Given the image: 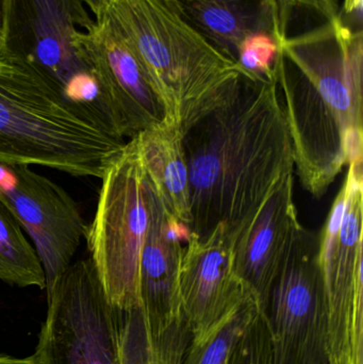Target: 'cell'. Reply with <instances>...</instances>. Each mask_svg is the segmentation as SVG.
<instances>
[{"mask_svg":"<svg viewBox=\"0 0 363 364\" xmlns=\"http://www.w3.org/2000/svg\"><path fill=\"white\" fill-rule=\"evenodd\" d=\"M268 364H330L319 235L298 224L266 310Z\"/></svg>","mask_w":363,"mask_h":364,"instance_id":"8","label":"cell"},{"mask_svg":"<svg viewBox=\"0 0 363 364\" xmlns=\"http://www.w3.org/2000/svg\"><path fill=\"white\" fill-rule=\"evenodd\" d=\"M278 53V43L272 34H251L241 43L238 64L245 72L258 78H274V63Z\"/></svg>","mask_w":363,"mask_h":364,"instance_id":"19","label":"cell"},{"mask_svg":"<svg viewBox=\"0 0 363 364\" xmlns=\"http://www.w3.org/2000/svg\"><path fill=\"white\" fill-rule=\"evenodd\" d=\"M181 134L189 171V230L198 237L219 225L234 237L283 171L294 166L275 78L243 73Z\"/></svg>","mask_w":363,"mask_h":364,"instance_id":"1","label":"cell"},{"mask_svg":"<svg viewBox=\"0 0 363 364\" xmlns=\"http://www.w3.org/2000/svg\"><path fill=\"white\" fill-rule=\"evenodd\" d=\"M94 19L81 0H4L0 55L29 68L92 123L127 141L125 125L79 41Z\"/></svg>","mask_w":363,"mask_h":364,"instance_id":"4","label":"cell"},{"mask_svg":"<svg viewBox=\"0 0 363 364\" xmlns=\"http://www.w3.org/2000/svg\"><path fill=\"white\" fill-rule=\"evenodd\" d=\"M362 164L347 177L319 235L330 364H363Z\"/></svg>","mask_w":363,"mask_h":364,"instance_id":"6","label":"cell"},{"mask_svg":"<svg viewBox=\"0 0 363 364\" xmlns=\"http://www.w3.org/2000/svg\"><path fill=\"white\" fill-rule=\"evenodd\" d=\"M0 364H40L36 355L26 357V358H17V357L9 356V355L0 354Z\"/></svg>","mask_w":363,"mask_h":364,"instance_id":"22","label":"cell"},{"mask_svg":"<svg viewBox=\"0 0 363 364\" xmlns=\"http://www.w3.org/2000/svg\"><path fill=\"white\" fill-rule=\"evenodd\" d=\"M191 25L225 57L238 63L242 41L272 34L278 27L279 0H177Z\"/></svg>","mask_w":363,"mask_h":364,"instance_id":"14","label":"cell"},{"mask_svg":"<svg viewBox=\"0 0 363 364\" xmlns=\"http://www.w3.org/2000/svg\"><path fill=\"white\" fill-rule=\"evenodd\" d=\"M181 314L192 338L217 326L247 295L232 264V237L224 225L207 237L190 232L179 278Z\"/></svg>","mask_w":363,"mask_h":364,"instance_id":"10","label":"cell"},{"mask_svg":"<svg viewBox=\"0 0 363 364\" xmlns=\"http://www.w3.org/2000/svg\"><path fill=\"white\" fill-rule=\"evenodd\" d=\"M268 324L262 311L241 340L232 364H268Z\"/></svg>","mask_w":363,"mask_h":364,"instance_id":"20","label":"cell"},{"mask_svg":"<svg viewBox=\"0 0 363 364\" xmlns=\"http://www.w3.org/2000/svg\"><path fill=\"white\" fill-rule=\"evenodd\" d=\"M0 201L31 237L46 275L47 293L72 264L85 225L80 209L63 188L29 166L0 161Z\"/></svg>","mask_w":363,"mask_h":364,"instance_id":"9","label":"cell"},{"mask_svg":"<svg viewBox=\"0 0 363 364\" xmlns=\"http://www.w3.org/2000/svg\"><path fill=\"white\" fill-rule=\"evenodd\" d=\"M83 4L89 6L90 10L95 15L96 19L102 17L106 12L111 0H81Z\"/></svg>","mask_w":363,"mask_h":364,"instance_id":"21","label":"cell"},{"mask_svg":"<svg viewBox=\"0 0 363 364\" xmlns=\"http://www.w3.org/2000/svg\"><path fill=\"white\" fill-rule=\"evenodd\" d=\"M79 41L123 119L128 141L170 119L151 75L106 15L79 32Z\"/></svg>","mask_w":363,"mask_h":364,"instance_id":"12","label":"cell"},{"mask_svg":"<svg viewBox=\"0 0 363 364\" xmlns=\"http://www.w3.org/2000/svg\"><path fill=\"white\" fill-rule=\"evenodd\" d=\"M293 190L292 166L283 171L251 220L232 237L234 273L264 312L292 233L300 224Z\"/></svg>","mask_w":363,"mask_h":364,"instance_id":"11","label":"cell"},{"mask_svg":"<svg viewBox=\"0 0 363 364\" xmlns=\"http://www.w3.org/2000/svg\"><path fill=\"white\" fill-rule=\"evenodd\" d=\"M126 143L92 123L29 68L0 55V161L102 179Z\"/></svg>","mask_w":363,"mask_h":364,"instance_id":"3","label":"cell"},{"mask_svg":"<svg viewBox=\"0 0 363 364\" xmlns=\"http://www.w3.org/2000/svg\"><path fill=\"white\" fill-rule=\"evenodd\" d=\"M261 311L257 299L247 295L217 326L192 338L183 364H232L241 340Z\"/></svg>","mask_w":363,"mask_h":364,"instance_id":"17","label":"cell"},{"mask_svg":"<svg viewBox=\"0 0 363 364\" xmlns=\"http://www.w3.org/2000/svg\"><path fill=\"white\" fill-rule=\"evenodd\" d=\"M4 0H0V34H1L2 27H4Z\"/></svg>","mask_w":363,"mask_h":364,"instance_id":"24","label":"cell"},{"mask_svg":"<svg viewBox=\"0 0 363 364\" xmlns=\"http://www.w3.org/2000/svg\"><path fill=\"white\" fill-rule=\"evenodd\" d=\"M134 138L147 178L168 211L189 228V171L178 124L166 119Z\"/></svg>","mask_w":363,"mask_h":364,"instance_id":"15","label":"cell"},{"mask_svg":"<svg viewBox=\"0 0 363 364\" xmlns=\"http://www.w3.org/2000/svg\"><path fill=\"white\" fill-rule=\"evenodd\" d=\"M345 12L349 14H358L362 15V0H345Z\"/></svg>","mask_w":363,"mask_h":364,"instance_id":"23","label":"cell"},{"mask_svg":"<svg viewBox=\"0 0 363 364\" xmlns=\"http://www.w3.org/2000/svg\"><path fill=\"white\" fill-rule=\"evenodd\" d=\"M104 15L151 75L180 132L245 73L191 25L177 0H111Z\"/></svg>","mask_w":363,"mask_h":364,"instance_id":"2","label":"cell"},{"mask_svg":"<svg viewBox=\"0 0 363 364\" xmlns=\"http://www.w3.org/2000/svg\"><path fill=\"white\" fill-rule=\"evenodd\" d=\"M147 181L151 218L141 254L139 292L147 324L155 335L183 316L179 293L181 242H187L190 230L168 211L148 178Z\"/></svg>","mask_w":363,"mask_h":364,"instance_id":"13","label":"cell"},{"mask_svg":"<svg viewBox=\"0 0 363 364\" xmlns=\"http://www.w3.org/2000/svg\"><path fill=\"white\" fill-rule=\"evenodd\" d=\"M149 218L148 181L136 138L130 139L102 176L85 235L107 297L121 312L141 306L139 269Z\"/></svg>","mask_w":363,"mask_h":364,"instance_id":"5","label":"cell"},{"mask_svg":"<svg viewBox=\"0 0 363 364\" xmlns=\"http://www.w3.org/2000/svg\"><path fill=\"white\" fill-rule=\"evenodd\" d=\"M40 364H119L123 312L107 297L91 258L72 263L47 293Z\"/></svg>","mask_w":363,"mask_h":364,"instance_id":"7","label":"cell"},{"mask_svg":"<svg viewBox=\"0 0 363 364\" xmlns=\"http://www.w3.org/2000/svg\"><path fill=\"white\" fill-rule=\"evenodd\" d=\"M0 280L12 286L46 290V275L36 248L23 227L0 201Z\"/></svg>","mask_w":363,"mask_h":364,"instance_id":"18","label":"cell"},{"mask_svg":"<svg viewBox=\"0 0 363 364\" xmlns=\"http://www.w3.org/2000/svg\"><path fill=\"white\" fill-rule=\"evenodd\" d=\"M192 335L183 316L151 333L142 306L123 312L119 364H183Z\"/></svg>","mask_w":363,"mask_h":364,"instance_id":"16","label":"cell"}]
</instances>
